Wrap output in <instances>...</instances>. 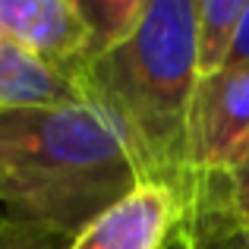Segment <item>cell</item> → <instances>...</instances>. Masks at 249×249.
<instances>
[{
  "instance_id": "1",
  "label": "cell",
  "mask_w": 249,
  "mask_h": 249,
  "mask_svg": "<svg viewBox=\"0 0 249 249\" xmlns=\"http://www.w3.org/2000/svg\"><path fill=\"white\" fill-rule=\"evenodd\" d=\"M196 73V3L148 0L136 32L76 73L82 98L123 136L142 183L174 189L196 202L189 170V107Z\"/></svg>"
},
{
  "instance_id": "2",
  "label": "cell",
  "mask_w": 249,
  "mask_h": 249,
  "mask_svg": "<svg viewBox=\"0 0 249 249\" xmlns=\"http://www.w3.org/2000/svg\"><path fill=\"white\" fill-rule=\"evenodd\" d=\"M142 183L117 126L89 101L0 114V205L73 240Z\"/></svg>"
},
{
  "instance_id": "3",
  "label": "cell",
  "mask_w": 249,
  "mask_h": 249,
  "mask_svg": "<svg viewBox=\"0 0 249 249\" xmlns=\"http://www.w3.org/2000/svg\"><path fill=\"white\" fill-rule=\"evenodd\" d=\"M249 136V67L202 76L189 107V170L196 180L221 174Z\"/></svg>"
},
{
  "instance_id": "4",
  "label": "cell",
  "mask_w": 249,
  "mask_h": 249,
  "mask_svg": "<svg viewBox=\"0 0 249 249\" xmlns=\"http://www.w3.org/2000/svg\"><path fill=\"white\" fill-rule=\"evenodd\" d=\"M0 44L22 51L76 82V73L89 63L91 35L79 0H0Z\"/></svg>"
},
{
  "instance_id": "5",
  "label": "cell",
  "mask_w": 249,
  "mask_h": 249,
  "mask_svg": "<svg viewBox=\"0 0 249 249\" xmlns=\"http://www.w3.org/2000/svg\"><path fill=\"white\" fill-rule=\"evenodd\" d=\"M186 218V205L161 183H139L133 193L82 227L67 249H164Z\"/></svg>"
},
{
  "instance_id": "6",
  "label": "cell",
  "mask_w": 249,
  "mask_h": 249,
  "mask_svg": "<svg viewBox=\"0 0 249 249\" xmlns=\"http://www.w3.org/2000/svg\"><path fill=\"white\" fill-rule=\"evenodd\" d=\"M85 101L67 73L0 44V114L13 107H51Z\"/></svg>"
},
{
  "instance_id": "7",
  "label": "cell",
  "mask_w": 249,
  "mask_h": 249,
  "mask_svg": "<svg viewBox=\"0 0 249 249\" xmlns=\"http://www.w3.org/2000/svg\"><path fill=\"white\" fill-rule=\"evenodd\" d=\"M243 10L246 0H199L196 3V73L199 79L224 70Z\"/></svg>"
},
{
  "instance_id": "8",
  "label": "cell",
  "mask_w": 249,
  "mask_h": 249,
  "mask_svg": "<svg viewBox=\"0 0 249 249\" xmlns=\"http://www.w3.org/2000/svg\"><path fill=\"white\" fill-rule=\"evenodd\" d=\"M145 6L148 0H79V10L91 35L89 63L117 48L120 41H126L136 32L139 19L145 16Z\"/></svg>"
},
{
  "instance_id": "9",
  "label": "cell",
  "mask_w": 249,
  "mask_h": 249,
  "mask_svg": "<svg viewBox=\"0 0 249 249\" xmlns=\"http://www.w3.org/2000/svg\"><path fill=\"white\" fill-rule=\"evenodd\" d=\"M199 202H214V205L227 208L233 218L249 221V136L231 155V161L224 164L221 174L199 180V193H196L193 205H199Z\"/></svg>"
},
{
  "instance_id": "10",
  "label": "cell",
  "mask_w": 249,
  "mask_h": 249,
  "mask_svg": "<svg viewBox=\"0 0 249 249\" xmlns=\"http://www.w3.org/2000/svg\"><path fill=\"white\" fill-rule=\"evenodd\" d=\"M193 249H249V221L233 218L214 202H199L186 212Z\"/></svg>"
},
{
  "instance_id": "11",
  "label": "cell",
  "mask_w": 249,
  "mask_h": 249,
  "mask_svg": "<svg viewBox=\"0 0 249 249\" xmlns=\"http://www.w3.org/2000/svg\"><path fill=\"white\" fill-rule=\"evenodd\" d=\"M70 237L51 233L44 227H32L22 221L0 218V249H67Z\"/></svg>"
},
{
  "instance_id": "12",
  "label": "cell",
  "mask_w": 249,
  "mask_h": 249,
  "mask_svg": "<svg viewBox=\"0 0 249 249\" xmlns=\"http://www.w3.org/2000/svg\"><path fill=\"white\" fill-rule=\"evenodd\" d=\"M243 67H249V0H246V10L237 22V32H233L231 54L224 60V70H243Z\"/></svg>"
},
{
  "instance_id": "13",
  "label": "cell",
  "mask_w": 249,
  "mask_h": 249,
  "mask_svg": "<svg viewBox=\"0 0 249 249\" xmlns=\"http://www.w3.org/2000/svg\"><path fill=\"white\" fill-rule=\"evenodd\" d=\"M164 249H193V240H189V231H186V221H180V227L170 233V240L164 243Z\"/></svg>"
}]
</instances>
